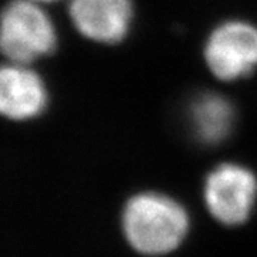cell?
Masks as SVG:
<instances>
[{
    "label": "cell",
    "instance_id": "cell-4",
    "mask_svg": "<svg viewBox=\"0 0 257 257\" xmlns=\"http://www.w3.org/2000/svg\"><path fill=\"white\" fill-rule=\"evenodd\" d=\"M216 77L236 80L257 66V29L244 22H227L216 29L204 49Z\"/></svg>",
    "mask_w": 257,
    "mask_h": 257
},
{
    "label": "cell",
    "instance_id": "cell-7",
    "mask_svg": "<svg viewBox=\"0 0 257 257\" xmlns=\"http://www.w3.org/2000/svg\"><path fill=\"white\" fill-rule=\"evenodd\" d=\"M189 117L196 138L203 143L216 145L230 135L234 124V109L220 94L204 93L194 99Z\"/></svg>",
    "mask_w": 257,
    "mask_h": 257
},
{
    "label": "cell",
    "instance_id": "cell-1",
    "mask_svg": "<svg viewBox=\"0 0 257 257\" xmlns=\"http://www.w3.org/2000/svg\"><path fill=\"white\" fill-rule=\"evenodd\" d=\"M121 229L133 250L162 256L180 246L189 230V216L180 203L165 194L139 193L124 204Z\"/></svg>",
    "mask_w": 257,
    "mask_h": 257
},
{
    "label": "cell",
    "instance_id": "cell-8",
    "mask_svg": "<svg viewBox=\"0 0 257 257\" xmlns=\"http://www.w3.org/2000/svg\"><path fill=\"white\" fill-rule=\"evenodd\" d=\"M32 2H55V0H32Z\"/></svg>",
    "mask_w": 257,
    "mask_h": 257
},
{
    "label": "cell",
    "instance_id": "cell-5",
    "mask_svg": "<svg viewBox=\"0 0 257 257\" xmlns=\"http://www.w3.org/2000/svg\"><path fill=\"white\" fill-rule=\"evenodd\" d=\"M70 18L83 36L100 43H116L127 33L130 0H70Z\"/></svg>",
    "mask_w": 257,
    "mask_h": 257
},
{
    "label": "cell",
    "instance_id": "cell-3",
    "mask_svg": "<svg viewBox=\"0 0 257 257\" xmlns=\"http://www.w3.org/2000/svg\"><path fill=\"white\" fill-rule=\"evenodd\" d=\"M256 196V176L234 163L217 166L204 183L206 206L211 216L224 226H239L247 220Z\"/></svg>",
    "mask_w": 257,
    "mask_h": 257
},
{
    "label": "cell",
    "instance_id": "cell-6",
    "mask_svg": "<svg viewBox=\"0 0 257 257\" xmlns=\"http://www.w3.org/2000/svg\"><path fill=\"white\" fill-rule=\"evenodd\" d=\"M46 106V89L35 72L5 66L0 74V110L13 120H26L40 114Z\"/></svg>",
    "mask_w": 257,
    "mask_h": 257
},
{
    "label": "cell",
    "instance_id": "cell-2",
    "mask_svg": "<svg viewBox=\"0 0 257 257\" xmlns=\"http://www.w3.org/2000/svg\"><path fill=\"white\" fill-rule=\"evenodd\" d=\"M56 30L32 0L12 2L2 16V50L16 64L30 63L53 52Z\"/></svg>",
    "mask_w": 257,
    "mask_h": 257
}]
</instances>
